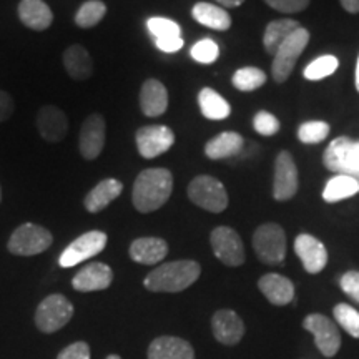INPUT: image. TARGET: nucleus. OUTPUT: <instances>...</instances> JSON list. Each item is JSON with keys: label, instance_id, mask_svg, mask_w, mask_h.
<instances>
[{"label": "nucleus", "instance_id": "1", "mask_svg": "<svg viewBox=\"0 0 359 359\" xmlns=\"http://www.w3.org/2000/svg\"><path fill=\"white\" fill-rule=\"evenodd\" d=\"M173 191V177L167 168H148L135 180L132 200L140 213H151L167 203Z\"/></svg>", "mask_w": 359, "mask_h": 359}, {"label": "nucleus", "instance_id": "2", "mask_svg": "<svg viewBox=\"0 0 359 359\" xmlns=\"http://www.w3.org/2000/svg\"><path fill=\"white\" fill-rule=\"evenodd\" d=\"M201 266L193 259H178L160 264L143 281L145 288L154 293H180L200 278Z\"/></svg>", "mask_w": 359, "mask_h": 359}, {"label": "nucleus", "instance_id": "3", "mask_svg": "<svg viewBox=\"0 0 359 359\" xmlns=\"http://www.w3.org/2000/svg\"><path fill=\"white\" fill-rule=\"evenodd\" d=\"M325 167L336 175H349L359 182V142L348 137L336 138L323 155Z\"/></svg>", "mask_w": 359, "mask_h": 359}, {"label": "nucleus", "instance_id": "4", "mask_svg": "<svg viewBox=\"0 0 359 359\" xmlns=\"http://www.w3.org/2000/svg\"><path fill=\"white\" fill-rule=\"evenodd\" d=\"M53 238L47 228L35 223H24L12 233L7 248L17 257H35L50 248Z\"/></svg>", "mask_w": 359, "mask_h": 359}, {"label": "nucleus", "instance_id": "5", "mask_svg": "<svg viewBox=\"0 0 359 359\" xmlns=\"http://www.w3.org/2000/svg\"><path fill=\"white\" fill-rule=\"evenodd\" d=\"M253 248L262 263L281 264L286 258L285 230L276 223L262 224L253 235Z\"/></svg>", "mask_w": 359, "mask_h": 359}, {"label": "nucleus", "instance_id": "6", "mask_svg": "<svg viewBox=\"0 0 359 359\" xmlns=\"http://www.w3.org/2000/svg\"><path fill=\"white\" fill-rule=\"evenodd\" d=\"M188 196L200 208L212 213H222L228 206V193L219 180L200 175L188 187Z\"/></svg>", "mask_w": 359, "mask_h": 359}, {"label": "nucleus", "instance_id": "7", "mask_svg": "<svg viewBox=\"0 0 359 359\" xmlns=\"http://www.w3.org/2000/svg\"><path fill=\"white\" fill-rule=\"evenodd\" d=\"M74 316V304L64 294H50L39 304L35 311V325L42 333H55Z\"/></svg>", "mask_w": 359, "mask_h": 359}, {"label": "nucleus", "instance_id": "8", "mask_svg": "<svg viewBox=\"0 0 359 359\" xmlns=\"http://www.w3.org/2000/svg\"><path fill=\"white\" fill-rule=\"evenodd\" d=\"M309 42V32L303 27L296 29L293 34L290 35L288 39L283 42L275 53V60H273V79L276 80L278 83L288 80V77L293 72L296 60H298L299 55H302L304 48Z\"/></svg>", "mask_w": 359, "mask_h": 359}, {"label": "nucleus", "instance_id": "9", "mask_svg": "<svg viewBox=\"0 0 359 359\" xmlns=\"http://www.w3.org/2000/svg\"><path fill=\"white\" fill-rule=\"evenodd\" d=\"M303 327L314 336V344L326 358H333L341 348L339 327L331 318L325 314H308L303 321Z\"/></svg>", "mask_w": 359, "mask_h": 359}, {"label": "nucleus", "instance_id": "10", "mask_svg": "<svg viewBox=\"0 0 359 359\" xmlns=\"http://www.w3.org/2000/svg\"><path fill=\"white\" fill-rule=\"evenodd\" d=\"M109 238L103 231H87L82 236H79L77 240H74L67 248L62 251L60 258H58V264L62 268H72L77 266L82 262L97 257L98 253H102L103 248L107 246Z\"/></svg>", "mask_w": 359, "mask_h": 359}, {"label": "nucleus", "instance_id": "11", "mask_svg": "<svg viewBox=\"0 0 359 359\" xmlns=\"http://www.w3.org/2000/svg\"><path fill=\"white\" fill-rule=\"evenodd\" d=\"M213 253L226 266H241L245 263L243 241L230 226L215 228L210 235Z\"/></svg>", "mask_w": 359, "mask_h": 359}, {"label": "nucleus", "instance_id": "12", "mask_svg": "<svg viewBox=\"0 0 359 359\" xmlns=\"http://www.w3.org/2000/svg\"><path fill=\"white\" fill-rule=\"evenodd\" d=\"M137 148L143 158L151 160L168 151L175 143V133L165 125H148L137 132Z\"/></svg>", "mask_w": 359, "mask_h": 359}, {"label": "nucleus", "instance_id": "13", "mask_svg": "<svg viewBox=\"0 0 359 359\" xmlns=\"http://www.w3.org/2000/svg\"><path fill=\"white\" fill-rule=\"evenodd\" d=\"M298 191V170L288 151H281L275 160L273 196L278 201H288Z\"/></svg>", "mask_w": 359, "mask_h": 359}, {"label": "nucleus", "instance_id": "14", "mask_svg": "<svg viewBox=\"0 0 359 359\" xmlns=\"http://www.w3.org/2000/svg\"><path fill=\"white\" fill-rule=\"evenodd\" d=\"M105 128V120L100 114H92L85 118L79 140L80 154L85 160L92 161L98 158V155L102 154L107 137Z\"/></svg>", "mask_w": 359, "mask_h": 359}, {"label": "nucleus", "instance_id": "15", "mask_svg": "<svg viewBox=\"0 0 359 359\" xmlns=\"http://www.w3.org/2000/svg\"><path fill=\"white\" fill-rule=\"evenodd\" d=\"M213 336L224 346H235L245 336V323L231 309H218L212 318Z\"/></svg>", "mask_w": 359, "mask_h": 359}, {"label": "nucleus", "instance_id": "16", "mask_svg": "<svg viewBox=\"0 0 359 359\" xmlns=\"http://www.w3.org/2000/svg\"><path fill=\"white\" fill-rule=\"evenodd\" d=\"M294 251L302 259L303 268L311 275H316L327 264V250L318 238L308 233H302L294 240Z\"/></svg>", "mask_w": 359, "mask_h": 359}, {"label": "nucleus", "instance_id": "17", "mask_svg": "<svg viewBox=\"0 0 359 359\" xmlns=\"http://www.w3.org/2000/svg\"><path fill=\"white\" fill-rule=\"evenodd\" d=\"M114 281V271L105 263H90L83 266L72 280L74 290L90 293V291L107 290Z\"/></svg>", "mask_w": 359, "mask_h": 359}, {"label": "nucleus", "instance_id": "18", "mask_svg": "<svg viewBox=\"0 0 359 359\" xmlns=\"http://www.w3.org/2000/svg\"><path fill=\"white\" fill-rule=\"evenodd\" d=\"M37 128L43 140L58 143L69 132V120L60 109L53 105H45L37 114Z\"/></svg>", "mask_w": 359, "mask_h": 359}, {"label": "nucleus", "instance_id": "19", "mask_svg": "<svg viewBox=\"0 0 359 359\" xmlns=\"http://www.w3.org/2000/svg\"><path fill=\"white\" fill-rule=\"evenodd\" d=\"M148 359H195V349L177 336H160L148 346Z\"/></svg>", "mask_w": 359, "mask_h": 359}, {"label": "nucleus", "instance_id": "20", "mask_svg": "<svg viewBox=\"0 0 359 359\" xmlns=\"http://www.w3.org/2000/svg\"><path fill=\"white\" fill-rule=\"evenodd\" d=\"M258 288L264 298L275 306H286L294 299V285L286 276L268 273L259 278Z\"/></svg>", "mask_w": 359, "mask_h": 359}, {"label": "nucleus", "instance_id": "21", "mask_svg": "<svg viewBox=\"0 0 359 359\" xmlns=\"http://www.w3.org/2000/svg\"><path fill=\"white\" fill-rule=\"evenodd\" d=\"M128 253L135 263L156 264L163 262L165 257L168 255V243L165 240H161V238L155 236L137 238L130 245Z\"/></svg>", "mask_w": 359, "mask_h": 359}, {"label": "nucleus", "instance_id": "22", "mask_svg": "<svg viewBox=\"0 0 359 359\" xmlns=\"http://www.w3.org/2000/svg\"><path fill=\"white\" fill-rule=\"evenodd\" d=\"M140 107L147 116H160L168 109V92L158 80L150 79L142 85Z\"/></svg>", "mask_w": 359, "mask_h": 359}, {"label": "nucleus", "instance_id": "23", "mask_svg": "<svg viewBox=\"0 0 359 359\" xmlns=\"http://www.w3.org/2000/svg\"><path fill=\"white\" fill-rule=\"evenodd\" d=\"M122 191H123V185L122 182H118V180L115 178L102 180V182L98 183V185L93 188L87 196H85L83 205L85 208H87V212L98 213L102 212L103 208H107L111 201L118 198V196L122 195Z\"/></svg>", "mask_w": 359, "mask_h": 359}, {"label": "nucleus", "instance_id": "24", "mask_svg": "<svg viewBox=\"0 0 359 359\" xmlns=\"http://www.w3.org/2000/svg\"><path fill=\"white\" fill-rule=\"evenodd\" d=\"M19 17L25 27L32 30H45L52 25L53 13L43 0H20Z\"/></svg>", "mask_w": 359, "mask_h": 359}, {"label": "nucleus", "instance_id": "25", "mask_svg": "<svg viewBox=\"0 0 359 359\" xmlns=\"http://www.w3.org/2000/svg\"><path fill=\"white\" fill-rule=\"evenodd\" d=\"M64 67L74 80H87L92 77V57L82 45H72L67 48L64 53Z\"/></svg>", "mask_w": 359, "mask_h": 359}, {"label": "nucleus", "instance_id": "26", "mask_svg": "<svg viewBox=\"0 0 359 359\" xmlns=\"http://www.w3.org/2000/svg\"><path fill=\"white\" fill-rule=\"evenodd\" d=\"M193 19L200 22L201 25L208 27V29L213 30H228L231 27V17L224 8L213 6V4L208 2H198L195 7H193Z\"/></svg>", "mask_w": 359, "mask_h": 359}, {"label": "nucleus", "instance_id": "27", "mask_svg": "<svg viewBox=\"0 0 359 359\" xmlns=\"http://www.w3.org/2000/svg\"><path fill=\"white\" fill-rule=\"evenodd\" d=\"M243 148V137L236 132H224L210 140L205 147V154L210 160H223L233 156Z\"/></svg>", "mask_w": 359, "mask_h": 359}, {"label": "nucleus", "instance_id": "28", "mask_svg": "<svg viewBox=\"0 0 359 359\" xmlns=\"http://www.w3.org/2000/svg\"><path fill=\"white\" fill-rule=\"evenodd\" d=\"M359 193V182L349 175H336L327 180L325 190H323V198L327 203H338L341 200L351 198Z\"/></svg>", "mask_w": 359, "mask_h": 359}, {"label": "nucleus", "instance_id": "29", "mask_svg": "<svg viewBox=\"0 0 359 359\" xmlns=\"http://www.w3.org/2000/svg\"><path fill=\"white\" fill-rule=\"evenodd\" d=\"M298 22L291 19H281V20H273L269 22L266 30H264L263 35V45L266 48L268 53H273L275 55L278 47L285 42L286 39L290 37L291 34L294 32L296 29H299Z\"/></svg>", "mask_w": 359, "mask_h": 359}, {"label": "nucleus", "instance_id": "30", "mask_svg": "<svg viewBox=\"0 0 359 359\" xmlns=\"http://www.w3.org/2000/svg\"><path fill=\"white\" fill-rule=\"evenodd\" d=\"M200 110L208 120H224L230 116V105L213 88H203L198 95Z\"/></svg>", "mask_w": 359, "mask_h": 359}, {"label": "nucleus", "instance_id": "31", "mask_svg": "<svg viewBox=\"0 0 359 359\" xmlns=\"http://www.w3.org/2000/svg\"><path fill=\"white\" fill-rule=\"evenodd\" d=\"M107 13V6L102 0H88L79 8L75 15V24L82 29H92L100 22Z\"/></svg>", "mask_w": 359, "mask_h": 359}, {"label": "nucleus", "instance_id": "32", "mask_svg": "<svg viewBox=\"0 0 359 359\" xmlns=\"http://www.w3.org/2000/svg\"><path fill=\"white\" fill-rule=\"evenodd\" d=\"M333 316L336 325L343 327L349 336L359 339V311L356 308L349 306L346 303H339L333 309Z\"/></svg>", "mask_w": 359, "mask_h": 359}, {"label": "nucleus", "instance_id": "33", "mask_svg": "<svg viewBox=\"0 0 359 359\" xmlns=\"http://www.w3.org/2000/svg\"><path fill=\"white\" fill-rule=\"evenodd\" d=\"M266 82V75L263 70L257 69V67H243L233 75V85L238 90H243V92H251V90H257Z\"/></svg>", "mask_w": 359, "mask_h": 359}, {"label": "nucleus", "instance_id": "34", "mask_svg": "<svg viewBox=\"0 0 359 359\" xmlns=\"http://www.w3.org/2000/svg\"><path fill=\"white\" fill-rule=\"evenodd\" d=\"M338 58L333 55H323L316 60H313L306 69H304V79L308 80H321L330 77L338 69Z\"/></svg>", "mask_w": 359, "mask_h": 359}, {"label": "nucleus", "instance_id": "35", "mask_svg": "<svg viewBox=\"0 0 359 359\" xmlns=\"http://www.w3.org/2000/svg\"><path fill=\"white\" fill-rule=\"evenodd\" d=\"M147 27L148 32L154 35L155 40L167 37H180V34H182L177 22L163 19V17H151V19L147 22Z\"/></svg>", "mask_w": 359, "mask_h": 359}, {"label": "nucleus", "instance_id": "36", "mask_svg": "<svg viewBox=\"0 0 359 359\" xmlns=\"http://www.w3.org/2000/svg\"><path fill=\"white\" fill-rule=\"evenodd\" d=\"M330 135V125L326 122H320V120H314V122L303 123L298 130V138L303 143H320Z\"/></svg>", "mask_w": 359, "mask_h": 359}, {"label": "nucleus", "instance_id": "37", "mask_svg": "<svg viewBox=\"0 0 359 359\" xmlns=\"http://www.w3.org/2000/svg\"><path fill=\"white\" fill-rule=\"evenodd\" d=\"M219 55L218 43L212 39H203L196 42L191 48V57L200 64H213Z\"/></svg>", "mask_w": 359, "mask_h": 359}, {"label": "nucleus", "instance_id": "38", "mask_svg": "<svg viewBox=\"0 0 359 359\" xmlns=\"http://www.w3.org/2000/svg\"><path fill=\"white\" fill-rule=\"evenodd\" d=\"M255 130L263 137H271V135L278 133L280 130V122L275 115H271L269 111H258L257 116L253 120Z\"/></svg>", "mask_w": 359, "mask_h": 359}, {"label": "nucleus", "instance_id": "39", "mask_svg": "<svg viewBox=\"0 0 359 359\" xmlns=\"http://www.w3.org/2000/svg\"><path fill=\"white\" fill-rule=\"evenodd\" d=\"M339 286L353 302L359 303V271L344 273L339 280Z\"/></svg>", "mask_w": 359, "mask_h": 359}, {"label": "nucleus", "instance_id": "40", "mask_svg": "<svg viewBox=\"0 0 359 359\" xmlns=\"http://www.w3.org/2000/svg\"><path fill=\"white\" fill-rule=\"evenodd\" d=\"M269 7L283 13L302 12L308 7L309 0H264Z\"/></svg>", "mask_w": 359, "mask_h": 359}, {"label": "nucleus", "instance_id": "41", "mask_svg": "<svg viewBox=\"0 0 359 359\" xmlns=\"http://www.w3.org/2000/svg\"><path fill=\"white\" fill-rule=\"evenodd\" d=\"M57 359H90V346L85 341H77L58 353Z\"/></svg>", "mask_w": 359, "mask_h": 359}, {"label": "nucleus", "instance_id": "42", "mask_svg": "<svg viewBox=\"0 0 359 359\" xmlns=\"http://www.w3.org/2000/svg\"><path fill=\"white\" fill-rule=\"evenodd\" d=\"M155 43H156V47H158L161 52L175 53V52H178L180 48L183 47V39H182V37L156 39V40H155Z\"/></svg>", "mask_w": 359, "mask_h": 359}, {"label": "nucleus", "instance_id": "43", "mask_svg": "<svg viewBox=\"0 0 359 359\" xmlns=\"http://www.w3.org/2000/svg\"><path fill=\"white\" fill-rule=\"evenodd\" d=\"M13 114V100L7 92L0 90V122H6Z\"/></svg>", "mask_w": 359, "mask_h": 359}, {"label": "nucleus", "instance_id": "44", "mask_svg": "<svg viewBox=\"0 0 359 359\" xmlns=\"http://www.w3.org/2000/svg\"><path fill=\"white\" fill-rule=\"evenodd\" d=\"M341 6L349 13H359V0H341Z\"/></svg>", "mask_w": 359, "mask_h": 359}, {"label": "nucleus", "instance_id": "45", "mask_svg": "<svg viewBox=\"0 0 359 359\" xmlns=\"http://www.w3.org/2000/svg\"><path fill=\"white\" fill-rule=\"evenodd\" d=\"M217 2L224 7H240L245 0H217Z\"/></svg>", "mask_w": 359, "mask_h": 359}, {"label": "nucleus", "instance_id": "46", "mask_svg": "<svg viewBox=\"0 0 359 359\" xmlns=\"http://www.w3.org/2000/svg\"><path fill=\"white\" fill-rule=\"evenodd\" d=\"M356 90L359 92V57H358V64H356Z\"/></svg>", "mask_w": 359, "mask_h": 359}, {"label": "nucleus", "instance_id": "47", "mask_svg": "<svg viewBox=\"0 0 359 359\" xmlns=\"http://www.w3.org/2000/svg\"><path fill=\"white\" fill-rule=\"evenodd\" d=\"M107 359H122V358H120V356H118V354H110V356H109V358H107Z\"/></svg>", "mask_w": 359, "mask_h": 359}, {"label": "nucleus", "instance_id": "48", "mask_svg": "<svg viewBox=\"0 0 359 359\" xmlns=\"http://www.w3.org/2000/svg\"><path fill=\"white\" fill-rule=\"evenodd\" d=\"M0 200H2V190H0Z\"/></svg>", "mask_w": 359, "mask_h": 359}]
</instances>
